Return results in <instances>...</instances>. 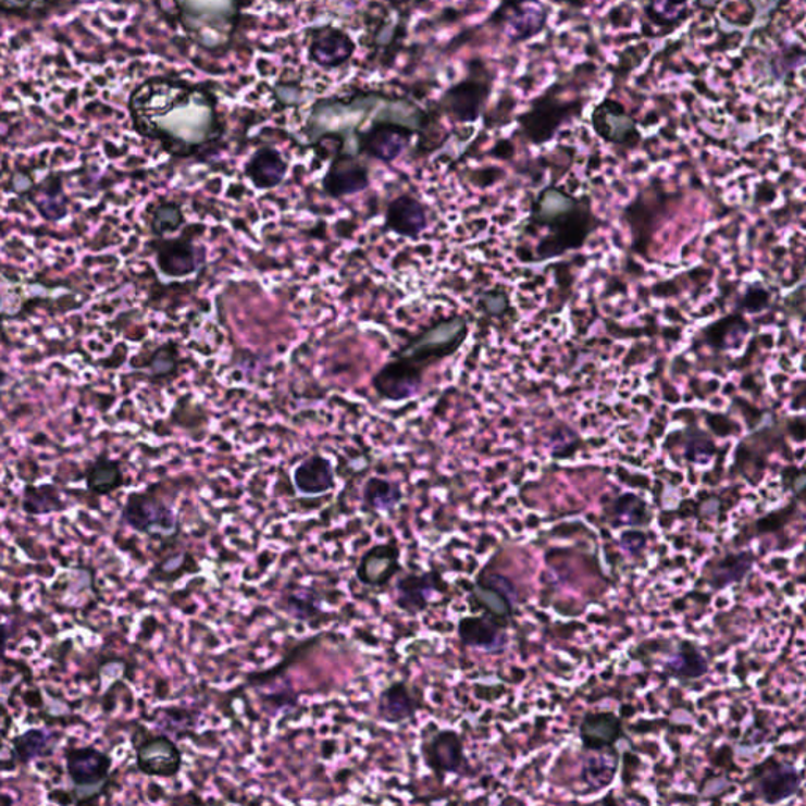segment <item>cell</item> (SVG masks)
I'll use <instances>...</instances> for the list:
<instances>
[{"instance_id":"cell-1","label":"cell","mask_w":806,"mask_h":806,"mask_svg":"<svg viewBox=\"0 0 806 806\" xmlns=\"http://www.w3.org/2000/svg\"><path fill=\"white\" fill-rule=\"evenodd\" d=\"M133 128L175 158L196 157L221 135L216 101L186 80L150 77L129 95Z\"/></svg>"},{"instance_id":"cell-2","label":"cell","mask_w":806,"mask_h":806,"mask_svg":"<svg viewBox=\"0 0 806 806\" xmlns=\"http://www.w3.org/2000/svg\"><path fill=\"white\" fill-rule=\"evenodd\" d=\"M470 328L468 317L457 314L433 322L408 337L372 375L371 388L376 399L386 404L414 399L424 388L429 371L462 350Z\"/></svg>"},{"instance_id":"cell-3","label":"cell","mask_w":806,"mask_h":806,"mask_svg":"<svg viewBox=\"0 0 806 806\" xmlns=\"http://www.w3.org/2000/svg\"><path fill=\"white\" fill-rule=\"evenodd\" d=\"M422 119L424 112L411 101L385 95H365L355 98L350 103L334 100L317 104L308 120L306 135L314 144L334 137L344 147L340 151L347 153L350 142H358L361 139L359 136L368 132L365 125L371 128L369 133L380 126H397L414 133L421 129Z\"/></svg>"},{"instance_id":"cell-4","label":"cell","mask_w":806,"mask_h":806,"mask_svg":"<svg viewBox=\"0 0 806 806\" xmlns=\"http://www.w3.org/2000/svg\"><path fill=\"white\" fill-rule=\"evenodd\" d=\"M528 225L533 232L545 231L534 248V262L538 263L579 251L604 221L587 197L579 199L556 186H548L534 199Z\"/></svg>"},{"instance_id":"cell-5","label":"cell","mask_w":806,"mask_h":806,"mask_svg":"<svg viewBox=\"0 0 806 806\" xmlns=\"http://www.w3.org/2000/svg\"><path fill=\"white\" fill-rule=\"evenodd\" d=\"M183 27L197 45L223 48L234 37L238 0H175Z\"/></svg>"},{"instance_id":"cell-6","label":"cell","mask_w":806,"mask_h":806,"mask_svg":"<svg viewBox=\"0 0 806 806\" xmlns=\"http://www.w3.org/2000/svg\"><path fill=\"white\" fill-rule=\"evenodd\" d=\"M206 232V224L188 223L172 237H151L147 241V249L153 256L158 271L171 280H186L200 269H206L207 249L200 245Z\"/></svg>"},{"instance_id":"cell-7","label":"cell","mask_w":806,"mask_h":806,"mask_svg":"<svg viewBox=\"0 0 806 806\" xmlns=\"http://www.w3.org/2000/svg\"><path fill=\"white\" fill-rule=\"evenodd\" d=\"M120 517L126 526L151 541L174 542L182 534L177 510L165 501L161 492H158V485L129 493Z\"/></svg>"},{"instance_id":"cell-8","label":"cell","mask_w":806,"mask_h":806,"mask_svg":"<svg viewBox=\"0 0 806 806\" xmlns=\"http://www.w3.org/2000/svg\"><path fill=\"white\" fill-rule=\"evenodd\" d=\"M419 752L425 769L439 783H443L446 777H463L470 769L462 734L456 730L429 723L422 730Z\"/></svg>"},{"instance_id":"cell-9","label":"cell","mask_w":806,"mask_h":806,"mask_svg":"<svg viewBox=\"0 0 806 806\" xmlns=\"http://www.w3.org/2000/svg\"><path fill=\"white\" fill-rule=\"evenodd\" d=\"M112 764L108 753L95 747L66 749V773L75 788L72 804L86 805L100 798L109 786Z\"/></svg>"},{"instance_id":"cell-10","label":"cell","mask_w":806,"mask_h":806,"mask_svg":"<svg viewBox=\"0 0 806 806\" xmlns=\"http://www.w3.org/2000/svg\"><path fill=\"white\" fill-rule=\"evenodd\" d=\"M136 766L142 776L174 780L185 766L182 748L169 735L137 727L133 735Z\"/></svg>"},{"instance_id":"cell-11","label":"cell","mask_w":806,"mask_h":806,"mask_svg":"<svg viewBox=\"0 0 806 806\" xmlns=\"http://www.w3.org/2000/svg\"><path fill=\"white\" fill-rule=\"evenodd\" d=\"M802 781L804 777L794 764L770 756L753 767L745 784L762 804L778 805L795 797L802 790Z\"/></svg>"},{"instance_id":"cell-12","label":"cell","mask_w":806,"mask_h":806,"mask_svg":"<svg viewBox=\"0 0 806 806\" xmlns=\"http://www.w3.org/2000/svg\"><path fill=\"white\" fill-rule=\"evenodd\" d=\"M402 555V547L396 538L371 545L359 556L355 580L364 590L385 593L405 570Z\"/></svg>"},{"instance_id":"cell-13","label":"cell","mask_w":806,"mask_h":806,"mask_svg":"<svg viewBox=\"0 0 806 806\" xmlns=\"http://www.w3.org/2000/svg\"><path fill=\"white\" fill-rule=\"evenodd\" d=\"M448 591L449 584L439 570H404L394 580V607L408 618L417 619L431 610L436 594H446Z\"/></svg>"},{"instance_id":"cell-14","label":"cell","mask_w":806,"mask_h":806,"mask_svg":"<svg viewBox=\"0 0 806 806\" xmlns=\"http://www.w3.org/2000/svg\"><path fill=\"white\" fill-rule=\"evenodd\" d=\"M513 600L516 591L510 586L509 580L499 573L488 572L487 568L478 573L476 582L468 593V602L473 610L492 616L506 628L512 624Z\"/></svg>"},{"instance_id":"cell-15","label":"cell","mask_w":806,"mask_h":806,"mask_svg":"<svg viewBox=\"0 0 806 806\" xmlns=\"http://www.w3.org/2000/svg\"><path fill=\"white\" fill-rule=\"evenodd\" d=\"M431 210L419 197L402 193L386 202L383 232L418 241L431 227Z\"/></svg>"},{"instance_id":"cell-16","label":"cell","mask_w":806,"mask_h":806,"mask_svg":"<svg viewBox=\"0 0 806 806\" xmlns=\"http://www.w3.org/2000/svg\"><path fill=\"white\" fill-rule=\"evenodd\" d=\"M371 188V171L351 153H337L323 175V195L333 200L361 195Z\"/></svg>"},{"instance_id":"cell-17","label":"cell","mask_w":806,"mask_h":806,"mask_svg":"<svg viewBox=\"0 0 806 806\" xmlns=\"http://www.w3.org/2000/svg\"><path fill=\"white\" fill-rule=\"evenodd\" d=\"M424 707V695L408 681H394L376 696L375 717L390 727L413 721Z\"/></svg>"},{"instance_id":"cell-18","label":"cell","mask_w":806,"mask_h":806,"mask_svg":"<svg viewBox=\"0 0 806 806\" xmlns=\"http://www.w3.org/2000/svg\"><path fill=\"white\" fill-rule=\"evenodd\" d=\"M756 555L752 551H724L704 565L702 580L714 594L741 584L753 572Z\"/></svg>"},{"instance_id":"cell-19","label":"cell","mask_w":806,"mask_h":806,"mask_svg":"<svg viewBox=\"0 0 806 806\" xmlns=\"http://www.w3.org/2000/svg\"><path fill=\"white\" fill-rule=\"evenodd\" d=\"M182 351L175 340H165L158 344L149 351L136 355L129 361L133 371H147V382L154 386L171 385L179 376L182 371Z\"/></svg>"},{"instance_id":"cell-20","label":"cell","mask_w":806,"mask_h":806,"mask_svg":"<svg viewBox=\"0 0 806 806\" xmlns=\"http://www.w3.org/2000/svg\"><path fill=\"white\" fill-rule=\"evenodd\" d=\"M295 492L305 498H319L336 491L337 478L333 460L325 454H311L292 470Z\"/></svg>"},{"instance_id":"cell-21","label":"cell","mask_w":806,"mask_h":806,"mask_svg":"<svg viewBox=\"0 0 806 806\" xmlns=\"http://www.w3.org/2000/svg\"><path fill=\"white\" fill-rule=\"evenodd\" d=\"M579 734L584 752L612 749L621 739H625L622 718L612 710H590L583 714Z\"/></svg>"},{"instance_id":"cell-22","label":"cell","mask_w":806,"mask_h":806,"mask_svg":"<svg viewBox=\"0 0 806 806\" xmlns=\"http://www.w3.org/2000/svg\"><path fill=\"white\" fill-rule=\"evenodd\" d=\"M506 625L496 621L492 616L473 615L463 616L457 622V638L468 649L484 650V653H496L501 650L506 644Z\"/></svg>"},{"instance_id":"cell-23","label":"cell","mask_w":806,"mask_h":806,"mask_svg":"<svg viewBox=\"0 0 806 806\" xmlns=\"http://www.w3.org/2000/svg\"><path fill=\"white\" fill-rule=\"evenodd\" d=\"M604 520L612 530H644L650 526L654 516L642 496L622 493L604 506Z\"/></svg>"},{"instance_id":"cell-24","label":"cell","mask_w":806,"mask_h":806,"mask_svg":"<svg viewBox=\"0 0 806 806\" xmlns=\"http://www.w3.org/2000/svg\"><path fill=\"white\" fill-rule=\"evenodd\" d=\"M288 163L280 151L273 149L257 150L251 160L245 164V177L252 188L260 193L273 191L283 185L287 177Z\"/></svg>"},{"instance_id":"cell-25","label":"cell","mask_w":806,"mask_h":806,"mask_svg":"<svg viewBox=\"0 0 806 806\" xmlns=\"http://www.w3.org/2000/svg\"><path fill=\"white\" fill-rule=\"evenodd\" d=\"M710 665L698 644L682 640L675 646L674 653L664 665V672L668 679L679 682H693L709 674Z\"/></svg>"},{"instance_id":"cell-26","label":"cell","mask_w":806,"mask_h":806,"mask_svg":"<svg viewBox=\"0 0 806 806\" xmlns=\"http://www.w3.org/2000/svg\"><path fill=\"white\" fill-rule=\"evenodd\" d=\"M405 499L400 482L382 476H371L362 485L361 510L372 516L394 512Z\"/></svg>"},{"instance_id":"cell-27","label":"cell","mask_w":806,"mask_h":806,"mask_svg":"<svg viewBox=\"0 0 806 806\" xmlns=\"http://www.w3.org/2000/svg\"><path fill=\"white\" fill-rule=\"evenodd\" d=\"M325 640V633H317V635L306 636V638L299 640L290 650L276 665L270 668V670L255 671L246 674L245 685L248 689H263L270 687L273 682H276L281 675L285 674L295 664H298L302 657L309 656L314 653L317 647L322 644Z\"/></svg>"},{"instance_id":"cell-28","label":"cell","mask_w":806,"mask_h":806,"mask_svg":"<svg viewBox=\"0 0 806 806\" xmlns=\"http://www.w3.org/2000/svg\"><path fill=\"white\" fill-rule=\"evenodd\" d=\"M146 224L151 237L163 238L177 235L188 224V220L182 202L160 197L147 206Z\"/></svg>"},{"instance_id":"cell-29","label":"cell","mask_w":806,"mask_h":806,"mask_svg":"<svg viewBox=\"0 0 806 806\" xmlns=\"http://www.w3.org/2000/svg\"><path fill=\"white\" fill-rule=\"evenodd\" d=\"M86 484L94 495L111 496L125 485L122 463L106 452L98 454L97 459L87 467Z\"/></svg>"},{"instance_id":"cell-30","label":"cell","mask_w":806,"mask_h":806,"mask_svg":"<svg viewBox=\"0 0 806 806\" xmlns=\"http://www.w3.org/2000/svg\"><path fill=\"white\" fill-rule=\"evenodd\" d=\"M590 755L584 759L582 778L584 792H598L610 786L618 772V753L616 748L604 752H586Z\"/></svg>"},{"instance_id":"cell-31","label":"cell","mask_w":806,"mask_h":806,"mask_svg":"<svg viewBox=\"0 0 806 806\" xmlns=\"http://www.w3.org/2000/svg\"><path fill=\"white\" fill-rule=\"evenodd\" d=\"M77 0H0V13L23 21L48 20L66 12Z\"/></svg>"},{"instance_id":"cell-32","label":"cell","mask_w":806,"mask_h":806,"mask_svg":"<svg viewBox=\"0 0 806 806\" xmlns=\"http://www.w3.org/2000/svg\"><path fill=\"white\" fill-rule=\"evenodd\" d=\"M21 508L27 516H48V513L62 512L65 510L60 492L54 485H27L23 493Z\"/></svg>"},{"instance_id":"cell-33","label":"cell","mask_w":806,"mask_h":806,"mask_svg":"<svg viewBox=\"0 0 806 806\" xmlns=\"http://www.w3.org/2000/svg\"><path fill=\"white\" fill-rule=\"evenodd\" d=\"M12 744L17 761L30 764L51 752V734L41 728H30L13 737Z\"/></svg>"},{"instance_id":"cell-34","label":"cell","mask_w":806,"mask_h":806,"mask_svg":"<svg viewBox=\"0 0 806 806\" xmlns=\"http://www.w3.org/2000/svg\"><path fill=\"white\" fill-rule=\"evenodd\" d=\"M284 612H287L292 619L299 622H309L312 619H320L323 610L317 607L311 597H301L298 594H287L283 597V604L280 605Z\"/></svg>"},{"instance_id":"cell-35","label":"cell","mask_w":806,"mask_h":806,"mask_svg":"<svg viewBox=\"0 0 806 806\" xmlns=\"http://www.w3.org/2000/svg\"><path fill=\"white\" fill-rule=\"evenodd\" d=\"M478 306L491 319H503L508 312L512 311L509 294L501 287L491 288V290L481 294Z\"/></svg>"},{"instance_id":"cell-36","label":"cell","mask_w":806,"mask_h":806,"mask_svg":"<svg viewBox=\"0 0 806 806\" xmlns=\"http://www.w3.org/2000/svg\"><path fill=\"white\" fill-rule=\"evenodd\" d=\"M619 547L622 548L629 555H640L647 547V536L643 533V530H625L619 538Z\"/></svg>"},{"instance_id":"cell-37","label":"cell","mask_w":806,"mask_h":806,"mask_svg":"<svg viewBox=\"0 0 806 806\" xmlns=\"http://www.w3.org/2000/svg\"><path fill=\"white\" fill-rule=\"evenodd\" d=\"M9 638H10L9 625L0 624V665H2L3 660H5L7 646H9Z\"/></svg>"},{"instance_id":"cell-38","label":"cell","mask_w":806,"mask_h":806,"mask_svg":"<svg viewBox=\"0 0 806 806\" xmlns=\"http://www.w3.org/2000/svg\"><path fill=\"white\" fill-rule=\"evenodd\" d=\"M10 374L5 371V369L0 365V388H3V386L9 385L10 383Z\"/></svg>"},{"instance_id":"cell-39","label":"cell","mask_w":806,"mask_h":806,"mask_svg":"<svg viewBox=\"0 0 806 806\" xmlns=\"http://www.w3.org/2000/svg\"><path fill=\"white\" fill-rule=\"evenodd\" d=\"M0 306H2V295H0Z\"/></svg>"}]
</instances>
